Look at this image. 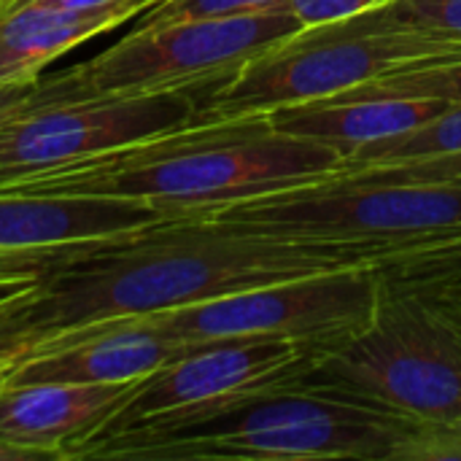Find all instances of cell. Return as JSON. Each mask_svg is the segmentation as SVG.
<instances>
[{"label":"cell","mask_w":461,"mask_h":461,"mask_svg":"<svg viewBox=\"0 0 461 461\" xmlns=\"http://www.w3.org/2000/svg\"><path fill=\"white\" fill-rule=\"evenodd\" d=\"M286 0H159L140 16V27L189 22V19H221V16H243L262 11H281Z\"/></svg>","instance_id":"ac0fdd59"},{"label":"cell","mask_w":461,"mask_h":461,"mask_svg":"<svg viewBox=\"0 0 461 461\" xmlns=\"http://www.w3.org/2000/svg\"><path fill=\"white\" fill-rule=\"evenodd\" d=\"M408 424L461 419V305L443 289L384 273L370 327L303 378Z\"/></svg>","instance_id":"5b68a950"},{"label":"cell","mask_w":461,"mask_h":461,"mask_svg":"<svg viewBox=\"0 0 461 461\" xmlns=\"http://www.w3.org/2000/svg\"><path fill=\"white\" fill-rule=\"evenodd\" d=\"M392 461H461V419L413 424Z\"/></svg>","instance_id":"ffe728a7"},{"label":"cell","mask_w":461,"mask_h":461,"mask_svg":"<svg viewBox=\"0 0 461 461\" xmlns=\"http://www.w3.org/2000/svg\"><path fill=\"white\" fill-rule=\"evenodd\" d=\"M19 357H22V348L0 340V389H3V384H5V378H8V373H11V367L16 365Z\"/></svg>","instance_id":"83f0119b"},{"label":"cell","mask_w":461,"mask_h":461,"mask_svg":"<svg viewBox=\"0 0 461 461\" xmlns=\"http://www.w3.org/2000/svg\"><path fill=\"white\" fill-rule=\"evenodd\" d=\"M132 16H140V11H68L16 0L0 14V84L41 78L49 62H54L73 46L130 22Z\"/></svg>","instance_id":"9a60e30c"},{"label":"cell","mask_w":461,"mask_h":461,"mask_svg":"<svg viewBox=\"0 0 461 461\" xmlns=\"http://www.w3.org/2000/svg\"><path fill=\"white\" fill-rule=\"evenodd\" d=\"M130 384H22L0 389V432L73 459L130 397Z\"/></svg>","instance_id":"4fadbf2b"},{"label":"cell","mask_w":461,"mask_h":461,"mask_svg":"<svg viewBox=\"0 0 461 461\" xmlns=\"http://www.w3.org/2000/svg\"><path fill=\"white\" fill-rule=\"evenodd\" d=\"M359 262L211 213L162 219L59 265L0 305V340L24 354L41 340L111 319L176 311Z\"/></svg>","instance_id":"6da1fadb"},{"label":"cell","mask_w":461,"mask_h":461,"mask_svg":"<svg viewBox=\"0 0 461 461\" xmlns=\"http://www.w3.org/2000/svg\"><path fill=\"white\" fill-rule=\"evenodd\" d=\"M162 219L178 216L116 197L0 192V281H41L59 265Z\"/></svg>","instance_id":"8fae6325"},{"label":"cell","mask_w":461,"mask_h":461,"mask_svg":"<svg viewBox=\"0 0 461 461\" xmlns=\"http://www.w3.org/2000/svg\"><path fill=\"white\" fill-rule=\"evenodd\" d=\"M381 3H386V0H286V8L303 22V27H308V24L359 14V11H367Z\"/></svg>","instance_id":"44dd1931"},{"label":"cell","mask_w":461,"mask_h":461,"mask_svg":"<svg viewBox=\"0 0 461 461\" xmlns=\"http://www.w3.org/2000/svg\"><path fill=\"white\" fill-rule=\"evenodd\" d=\"M340 95H378V97H402V100L461 103V57L411 65V68L378 76Z\"/></svg>","instance_id":"e0dca14e"},{"label":"cell","mask_w":461,"mask_h":461,"mask_svg":"<svg viewBox=\"0 0 461 461\" xmlns=\"http://www.w3.org/2000/svg\"><path fill=\"white\" fill-rule=\"evenodd\" d=\"M35 281H0V305L11 303L14 297H19L22 292H27Z\"/></svg>","instance_id":"f1b7e54d"},{"label":"cell","mask_w":461,"mask_h":461,"mask_svg":"<svg viewBox=\"0 0 461 461\" xmlns=\"http://www.w3.org/2000/svg\"><path fill=\"white\" fill-rule=\"evenodd\" d=\"M14 3H16V0H0V14H3V11H5L8 5H14Z\"/></svg>","instance_id":"f546056e"},{"label":"cell","mask_w":461,"mask_h":461,"mask_svg":"<svg viewBox=\"0 0 461 461\" xmlns=\"http://www.w3.org/2000/svg\"><path fill=\"white\" fill-rule=\"evenodd\" d=\"M321 351L276 338H221L135 381L124 405L86 438L73 459H108L119 446L232 411L300 384Z\"/></svg>","instance_id":"52a82bcc"},{"label":"cell","mask_w":461,"mask_h":461,"mask_svg":"<svg viewBox=\"0 0 461 461\" xmlns=\"http://www.w3.org/2000/svg\"><path fill=\"white\" fill-rule=\"evenodd\" d=\"M340 146L286 135L267 116L205 119L184 130L105 151L3 192L92 194L200 216L262 194L346 173Z\"/></svg>","instance_id":"7a4b0ae2"},{"label":"cell","mask_w":461,"mask_h":461,"mask_svg":"<svg viewBox=\"0 0 461 461\" xmlns=\"http://www.w3.org/2000/svg\"><path fill=\"white\" fill-rule=\"evenodd\" d=\"M194 343L170 335L149 316L111 319L30 346L3 386L22 384H130L173 362Z\"/></svg>","instance_id":"7c38bea8"},{"label":"cell","mask_w":461,"mask_h":461,"mask_svg":"<svg viewBox=\"0 0 461 461\" xmlns=\"http://www.w3.org/2000/svg\"><path fill=\"white\" fill-rule=\"evenodd\" d=\"M405 11L440 32L461 35V0H402Z\"/></svg>","instance_id":"7402d4cb"},{"label":"cell","mask_w":461,"mask_h":461,"mask_svg":"<svg viewBox=\"0 0 461 461\" xmlns=\"http://www.w3.org/2000/svg\"><path fill=\"white\" fill-rule=\"evenodd\" d=\"M68 97H84L73 70H62L54 76H41L35 81H11L0 84V122L24 113L30 108L54 103V100H68Z\"/></svg>","instance_id":"d6986e66"},{"label":"cell","mask_w":461,"mask_h":461,"mask_svg":"<svg viewBox=\"0 0 461 461\" xmlns=\"http://www.w3.org/2000/svg\"><path fill=\"white\" fill-rule=\"evenodd\" d=\"M300 27L303 22L289 8L157 27L138 24L122 41L70 70L81 95L197 89L224 81Z\"/></svg>","instance_id":"9c48e42d"},{"label":"cell","mask_w":461,"mask_h":461,"mask_svg":"<svg viewBox=\"0 0 461 461\" xmlns=\"http://www.w3.org/2000/svg\"><path fill=\"white\" fill-rule=\"evenodd\" d=\"M446 157H461V103H448L438 116H432L429 122L402 135L354 149L348 154L346 173L429 162V159H446Z\"/></svg>","instance_id":"2e32d148"},{"label":"cell","mask_w":461,"mask_h":461,"mask_svg":"<svg viewBox=\"0 0 461 461\" xmlns=\"http://www.w3.org/2000/svg\"><path fill=\"white\" fill-rule=\"evenodd\" d=\"M51 8H68V11H100V8H138L140 14L149 11L157 0H30Z\"/></svg>","instance_id":"d4e9b609"},{"label":"cell","mask_w":461,"mask_h":461,"mask_svg":"<svg viewBox=\"0 0 461 461\" xmlns=\"http://www.w3.org/2000/svg\"><path fill=\"white\" fill-rule=\"evenodd\" d=\"M370 170H389L413 178H461V157L429 159V162H411V165H392V167H370ZM354 173V170H348Z\"/></svg>","instance_id":"cb8c5ba5"},{"label":"cell","mask_w":461,"mask_h":461,"mask_svg":"<svg viewBox=\"0 0 461 461\" xmlns=\"http://www.w3.org/2000/svg\"><path fill=\"white\" fill-rule=\"evenodd\" d=\"M41 459H57L51 451L38 448V446H27L19 443L8 435L0 432V461H41Z\"/></svg>","instance_id":"484cf974"},{"label":"cell","mask_w":461,"mask_h":461,"mask_svg":"<svg viewBox=\"0 0 461 461\" xmlns=\"http://www.w3.org/2000/svg\"><path fill=\"white\" fill-rule=\"evenodd\" d=\"M435 289H438V286H435ZM443 292H448V289H443ZM448 294H451V297H454V300L461 305V294H456V292H448Z\"/></svg>","instance_id":"4dcf8cb0"},{"label":"cell","mask_w":461,"mask_h":461,"mask_svg":"<svg viewBox=\"0 0 461 461\" xmlns=\"http://www.w3.org/2000/svg\"><path fill=\"white\" fill-rule=\"evenodd\" d=\"M461 57V35L416 22L402 0L308 24L200 92V119L267 116L284 105L348 92L378 76Z\"/></svg>","instance_id":"277c9868"},{"label":"cell","mask_w":461,"mask_h":461,"mask_svg":"<svg viewBox=\"0 0 461 461\" xmlns=\"http://www.w3.org/2000/svg\"><path fill=\"white\" fill-rule=\"evenodd\" d=\"M203 89L84 95L0 122V192L32 176L203 122Z\"/></svg>","instance_id":"30bf717a"},{"label":"cell","mask_w":461,"mask_h":461,"mask_svg":"<svg viewBox=\"0 0 461 461\" xmlns=\"http://www.w3.org/2000/svg\"><path fill=\"white\" fill-rule=\"evenodd\" d=\"M211 216L308 246L392 265L461 243V178L354 170L262 194Z\"/></svg>","instance_id":"3957f363"},{"label":"cell","mask_w":461,"mask_h":461,"mask_svg":"<svg viewBox=\"0 0 461 461\" xmlns=\"http://www.w3.org/2000/svg\"><path fill=\"white\" fill-rule=\"evenodd\" d=\"M413 424L305 381L197 424L130 440L108 459L392 461Z\"/></svg>","instance_id":"8992f818"},{"label":"cell","mask_w":461,"mask_h":461,"mask_svg":"<svg viewBox=\"0 0 461 461\" xmlns=\"http://www.w3.org/2000/svg\"><path fill=\"white\" fill-rule=\"evenodd\" d=\"M448 103L440 100H402L378 95H330L319 100H305L284 105L267 113L270 124L286 135L321 140L340 146L351 154L359 146L378 143L402 135L432 116H438Z\"/></svg>","instance_id":"5bb4252c"},{"label":"cell","mask_w":461,"mask_h":461,"mask_svg":"<svg viewBox=\"0 0 461 461\" xmlns=\"http://www.w3.org/2000/svg\"><path fill=\"white\" fill-rule=\"evenodd\" d=\"M384 270V267H381ZM389 276L397 278H408V281H419L427 286H438V289H448L461 294V270H440V273H394V270H384Z\"/></svg>","instance_id":"4316f807"},{"label":"cell","mask_w":461,"mask_h":461,"mask_svg":"<svg viewBox=\"0 0 461 461\" xmlns=\"http://www.w3.org/2000/svg\"><path fill=\"white\" fill-rule=\"evenodd\" d=\"M384 270H394V273H440V270H461V243L451 246H440L416 257H405L400 262L392 265H378Z\"/></svg>","instance_id":"603a6c76"},{"label":"cell","mask_w":461,"mask_h":461,"mask_svg":"<svg viewBox=\"0 0 461 461\" xmlns=\"http://www.w3.org/2000/svg\"><path fill=\"white\" fill-rule=\"evenodd\" d=\"M381 294L384 270L373 262H359L176 311L149 313V319L189 343L276 338L327 354L370 327Z\"/></svg>","instance_id":"ba28073f"}]
</instances>
